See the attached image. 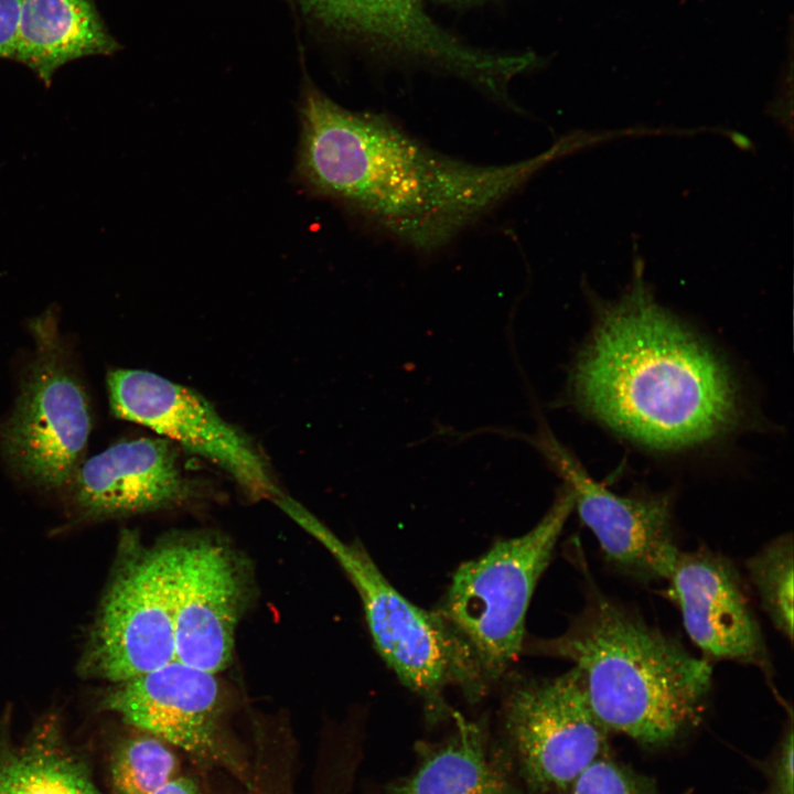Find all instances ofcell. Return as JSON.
I'll return each instance as SVG.
<instances>
[{"label": "cell", "mask_w": 794, "mask_h": 794, "mask_svg": "<svg viewBox=\"0 0 794 794\" xmlns=\"http://www.w3.org/2000/svg\"><path fill=\"white\" fill-rule=\"evenodd\" d=\"M298 171L316 194L421 253L453 242L572 148L476 164L437 151L388 117L343 108L315 89L301 105Z\"/></svg>", "instance_id": "cell-1"}, {"label": "cell", "mask_w": 794, "mask_h": 794, "mask_svg": "<svg viewBox=\"0 0 794 794\" xmlns=\"http://www.w3.org/2000/svg\"><path fill=\"white\" fill-rule=\"evenodd\" d=\"M569 390L588 415L663 451L716 438L738 410L721 360L639 287L598 318L571 368Z\"/></svg>", "instance_id": "cell-2"}, {"label": "cell", "mask_w": 794, "mask_h": 794, "mask_svg": "<svg viewBox=\"0 0 794 794\" xmlns=\"http://www.w3.org/2000/svg\"><path fill=\"white\" fill-rule=\"evenodd\" d=\"M523 651L571 662L601 723L643 745L695 726L711 691L706 658L592 584L562 634L524 642Z\"/></svg>", "instance_id": "cell-3"}, {"label": "cell", "mask_w": 794, "mask_h": 794, "mask_svg": "<svg viewBox=\"0 0 794 794\" xmlns=\"http://www.w3.org/2000/svg\"><path fill=\"white\" fill-rule=\"evenodd\" d=\"M273 502L314 537L339 562L355 587L374 645L387 666L422 698L432 716L446 708L447 687L469 694L485 686L468 650L437 611H427L404 597L357 543H346L292 497Z\"/></svg>", "instance_id": "cell-4"}, {"label": "cell", "mask_w": 794, "mask_h": 794, "mask_svg": "<svg viewBox=\"0 0 794 794\" xmlns=\"http://www.w3.org/2000/svg\"><path fill=\"white\" fill-rule=\"evenodd\" d=\"M572 509L573 494L565 484L532 529L497 541L452 576L437 612L468 650L485 685L501 678L523 651L532 596Z\"/></svg>", "instance_id": "cell-5"}, {"label": "cell", "mask_w": 794, "mask_h": 794, "mask_svg": "<svg viewBox=\"0 0 794 794\" xmlns=\"http://www.w3.org/2000/svg\"><path fill=\"white\" fill-rule=\"evenodd\" d=\"M53 318L43 314L31 324L35 352L11 415L0 427V446L10 468L51 490L71 483L84 461L92 430L88 396Z\"/></svg>", "instance_id": "cell-6"}, {"label": "cell", "mask_w": 794, "mask_h": 794, "mask_svg": "<svg viewBox=\"0 0 794 794\" xmlns=\"http://www.w3.org/2000/svg\"><path fill=\"white\" fill-rule=\"evenodd\" d=\"M174 545L144 548L118 567L101 600L82 670L114 684L175 659Z\"/></svg>", "instance_id": "cell-7"}, {"label": "cell", "mask_w": 794, "mask_h": 794, "mask_svg": "<svg viewBox=\"0 0 794 794\" xmlns=\"http://www.w3.org/2000/svg\"><path fill=\"white\" fill-rule=\"evenodd\" d=\"M505 727L522 773L536 791L568 794L576 779L608 750V729L593 713L579 672L523 678L511 688Z\"/></svg>", "instance_id": "cell-8"}, {"label": "cell", "mask_w": 794, "mask_h": 794, "mask_svg": "<svg viewBox=\"0 0 794 794\" xmlns=\"http://www.w3.org/2000/svg\"><path fill=\"white\" fill-rule=\"evenodd\" d=\"M116 417L150 428L228 473L256 500L278 497L269 466L253 442L195 390L142 369L107 375Z\"/></svg>", "instance_id": "cell-9"}, {"label": "cell", "mask_w": 794, "mask_h": 794, "mask_svg": "<svg viewBox=\"0 0 794 794\" xmlns=\"http://www.w3.org/2000/svg\"><path fill=\"white\" fill-rule=\"evenodd\" d=\"M536 443L571 490L575 508L608 564L640 582L666 580L679 550L669 497L616 494L592 479L550 433L541 432Z\"/></svg>", "instance_id": "cell-10"}, {"label": "cell", "mask_w": 794, "mask_h": 794, "mask_svg": "<svg viewBox=\"0 0 794 794\" xmlns=\"http://www.w3.org/2000/svg\"><path fill=\"white\" fill-rule=\"evenodd\" d=\"M666 581L687 634L708 662H738L770 674L760 624L727 557L706 548L679 549Z\"/></svg>", "instance_id": "cell-11"}, {"label": "cell", "mask_w": 794, "mask_h": 794, "mask_svg": "<svg viewBox=\"0 0 794 794\" xmlns=\"http://www.w3.org/2000/svg\"><path fill=\"white\" fill-rule=\"evenodd\" d=\"M243 584L223 546L198 540L174 545L175 659L216 674L232 659Z\"/></svg>", "instance_id": "cell-12"}, {"label": "cell", "mask_w": 794, "mask_h": 794, "mask_svg": "<svg viewBox=\"0 0 794 794\" xmlns=\"http://www.w3.org/2000/svg\"><path fill=\"white\" fill-rule=\"evenodd\" d=\"M103 706L133 727L192 755L229 760L218 739L221 696L213 673L174 659L116 683Z\"/></svg>", "instance_id": "cell-13"}, {"label": "cell", "mask_w": 794, "mask_h": 794, "mask_svg": "<svg viewBox=\"0 0 794 794\" xmlns=\"http://www.w3.org/2000/svg\"><path fill=\"white\" fill-rule=\"evenodd\" d=\"M324 22L397 53L430 62L493 90L508 68L504 54L475 49L441 29L421 0H300Z\"/></svg>", "instance_id": "cell-14"}, {"label": "cell", "mask_w": 794, "mask_h": 794, "mask_svg": "<svg viewBox=\"0 0 794 794\" xmlns=\"http://www.w3.org/2000/svg\"><path fill=\"white\" fill-rule=\"evenodd\" d=\"M68 485L76 509L90 518L154 511L190 495L175 450L152 438L121 441L84 460Z\"/></svg>", "instance_id": "cell-15"}, {"label": "cell", "mask_w": 794, "mask_h": 794, "mask_svg": "<svg viewBox=\"0 0 794 794\" xmlns=\"http://www.w3.org/2000/svg\"><path fill=\"white\" fill-rule=\"evenodd\" d=\"M120 49L95 0H21L12 60L49 85L68 62Z\"/></svg>", "instance_id": "cell-16"}, {"label": "cell", "mask_w": 794, "mask_h": 794, "mask_svg": "<svg viewBox=\"0 0 794 794\" xmlns=\"http://www.w3.org/2000/svg\"><path fill=\"white\" fill-rule=\"evenodd\" d=\"M455 730L388 794H519L487 759L479 727L454 713Z\"/></svg>", "instance_id": "cell-17"}, {"label": "cell", "mask_w": 794, "mask_h": 794, "mask_svg": "<svg viewBox=\"0 0 794 794\" xmlns=\"http://www.w3.org/2000/svg\"><path fill=\"white\" fill-rule=\"evenodd\" d=\"M0 794L100 793L51 721L21 744L0 743Z\"/></svg>", "instance_id": "cell-18"}, {"label": "cell", "mask_w": 794, "mask_h": 794, "mask_svg": "<svg viewBox=\"0 0 794 794\" xmlns=\"http://www.w3.org/2000/svg\"><path fill=\"white\" fill-rule=\"evenodd\" d=\"M761 607L775 629L793 640V538L783 534L770 540L745 562Z\"/></svg>", "instance_id": "cell-19"}, {"label": "cell", "mask_w": 794, "mask_h": 794, "mask_svg": "<svg viewBox=\"0 0 794 794\" xmlns=\"http://www.w3.org/2000/svg\"><path fill=\"white\" fill-rule=\"evenodd\" d=\"M178 772L179 762L169 743L149 733L124 741L110 766L117 794H152Z\"/></svg>", "instance_id": "cell-20"}, {"label": "cell", "mask_w": 794, "mask_h": 794, "mask_svg": "<svg viewBox=\"0 0 794 794\" xmlns=\"http://www.w3.org/2000/svg\"><path fill=\"white\" fill-rule=\"evenodd\" d=\"M568 794H662L654 781L604 755L592 762L573 782ZM683 794H689L685 792Z\"/></svg>", "instance_id": "cell-21"}, {"label": "cell", "mask_w": 794, "mask_h": 794, "mask_svg": "<svg viewBox=\"0 0 794 794\" xmlns=\"http://www.w3.org/2000/svg\"><path fill=\"white\" fill-rule=\"evenodd\" d=\"M793 728L790 725L780 745L774 766L773 794H793Z\"/></svg>", "instance_id": "cell-22"}, {"label": "cell", "mask_w": 794, "mask_h": 794, "mask_svg": "<svg viewBox=\"0 0 794 794\" xmlns=\"http://www.w3.org/2000/svg\"><path fill=\"white\" fill-rule=\"evenodd\" d=\"M21 0H0V58L12 60L20 19Z\"/></svg>", "instance_id": "cell-23"}, {"label": "cell", "mask_w": 794, "mask_h": 794, "mask_svg": "<svg viewBox=\"0 0 794 794\" xmlns=\"http://www.w3.org/2000/svg\"><path fill=\"white\" fill-rule=\"evenodd\" d=\"M152 794H202L195 782L185 776H175Z\"/></svg>", "instance_id": "cell-24"}]
</instances>
